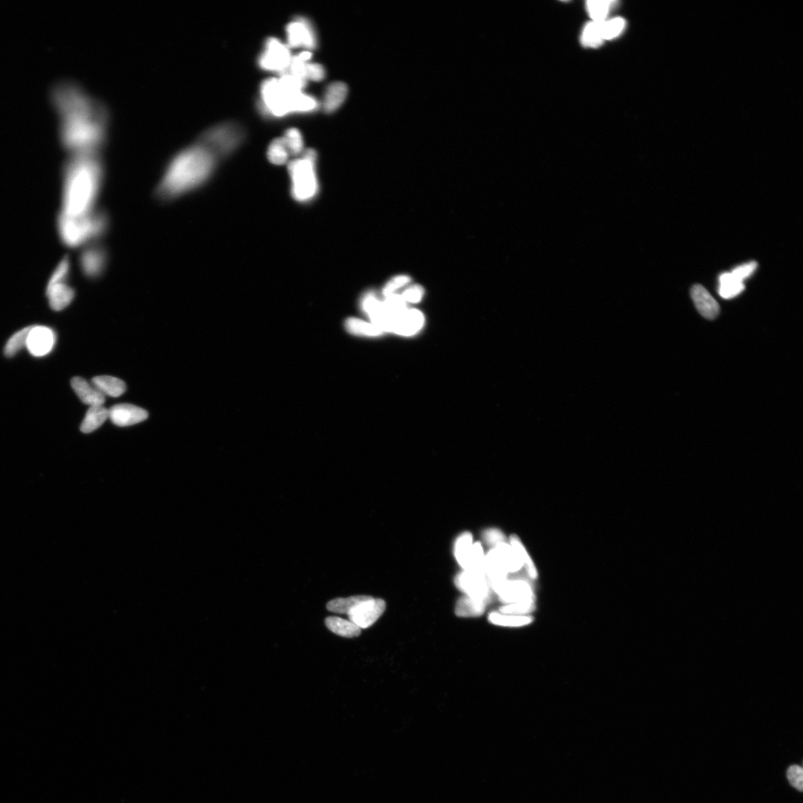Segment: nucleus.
<instances>
[{"label": "nucleus", "mask_w": 803, "mask_h": 803, "mask_svg": "<svg viewBox=\"0 0 803 803\" xmlns=\"http://www.w3.org/2000/svg\"><path fill=\"white\" fill-rule=\"evenodd\" d=\"M602 23L592 22L585 26L582 36V42L585 46L597 47L604 42L601 30Z\"/></svg>", "instance_id": "nucleus-34"}, {"label": "nucleus", "mask_w": 803, "mask_h": 803, "mask_svg": "<svg viewBox=\"0 0 803 803\" xmlns=\"http://www.w3.org/2000/svg\"><path fill=\"white\" fill-rule=\"evenodd\" d=\"M325 77V70L323 66L316 63H311V61H308L304 67V77L306 80H311L313 82H320Z\"/></svg>", "instance_id": "nucleus-39"}, {"label": "nucleus", "mask_w": 803, "mask_h": 803, "mask_svg": "<svg viewBox=\"0 0 803 803\" xmlns=\"http://www.w3.org/2000/svg\"><path fill=\"white\" fill-rule=\"evenodd\" d=\"M348 92L347 86L342 82H334L326 89L323 108L326 113H330L337 111L344 102Z\"/></svg>", "instance_id": "nucleus-20"}, {"label": "nucleus", "mask_w": 803, "mask_h": 803, "mask_svg": "<svg viewBox=\"0 0 803 803\" xmlns=\"http://www.w3.org/2000/svg\"><path fill=\"white\" fill-rule=\"evenodd\" d=\"M625 22L622 18H615L601 24L602 35L604 39H611L618 37L623 31Z\"/></svg>", "instance_id": "nucleus-37"}, {"label": "nucleus", "mask_w": 803, "mask_h": 803, "mask_svg": "<svg viewBox=\"0 0 803 803\" xmlns=\"http://www.w3.org/2000/svg\"><path fill=\"white\" fill-rule=\"evenodd\" d=\"M149 413L144 409L131 404H118L109 410V418L120 427L130 426L144 421Z\"/></svg>", "instance_id": "nucleus-16"}, {"label": "nucleus", "mask_w": 803, "mask_h": 803, "mask_svg": "<svg viewBox=\"0 0 803 803\" xmlns=\"http://www.w3.org/2000/svg\"><path fill=\"white\" fill-rule=\"evenodd\" d=\"M787 776L790 784L794 788L802 792L803 789V769L799 766H792L790 767L787 772Z\"/></svg>", "instance_id": "nucleus-40"}, {"label": "nucleus", "mask_w": 803, "mask_h": 803, "mask_svg": "<svg viewBox=\"0 0 803 803\" xmlns=\"http://www.w3.org/2000/svg\"><path fill=\"white\" fill-rule=\"evenodd\" d=\"M410 278L406 275H399L395 277L390 281L383 290V294L385 297L391 296L394 292L410 282Z\"/></svg>", "instance_id": "nucleus-42"}, {"label": "nucleus", "mask_w": 803, "mask_h": 803, "mask_svg": "<svg viewBox=\"0 0 803 803\" xmlns=\"http://www.w3.org/2000/svg\"><path fill=\"white\" fill-rule=\"evenodd\" d=\"M614 4L611 1H602V0L588 1L587 8L589 15L594 20V22H604Z\"/></svg>", "instance_id": "nucleus-35"}, {"label": "nucleus", "mask_w": 803, "mask_h": 803, "mask_svg": "<svg viewBox=\"0 0 803 803\" xmlns=\"http://www.w3.org/2000/svg\"><path fill=\"white\" fill-rule=\"evenodd\" d=\"M497 594L505 605L522 604L534 606L533 591L529 583L525 580H507Z\"/></svg>", "instance_id": "nucleus-13"}, {"label": "nucleus", "mask_w": 803, "mask_h": 803, "mask_svg": "<svg viewBox=\"0 0 803 803\" xmlns=\"http://www.w3.org/2000/svg\"><path fill=\"white\" fill-rule=\"evenodd\" d=\"M494 548L503 561L509 573H516L524 566L516 551L511 544L503 542Z\"/></svg>", "instance_id": "nucleus-26"}, {"label": "nucleus", "mask_w": 803, "mask_h": 803, "mask_svg": "<svg viewBox=\"0 0 803 803\" xmlns=\"http://www.w3.org/2000/svg\"><path fill=\"white\" fill-rule=\"evenodd\" d=\"M73 390L80 400L86 405L90 406H103L105 403V396L99 392L98 388L89 384L82 378H74L71 381Z\"/></svg>", "instance_id": "nucleus-19"}, {"label": "nucleus", "mask_w": 803, "mask_h": 803, "mask_svg": "<svg viewBox=\"0 0 803 803\" xmlns=\"http://www.w3.org/2000/svg\"><path fill=\"white\" fill-rule=\"evenodd\" d=\"M511 544L519 556L522 564L525 565L526 571L532 579L537 578L538 571L535 567L533 561L530 556L528 554L525 547L521 543V540L516 535H511Z\"/></svg>", "instance_id": "nucleus-33"}, {"label": "nucleus", "mask_w": 803, "mask_h": 803, "mask_svg": "<svg viewBox=\"0 0 803 803\" xmlns=\"http://www.w3.org/2000/svg\"><path fill=\"white\" fill-rule=\"evenodd\" d=\"M287 46L290 48H304L310 51L316 47L317 39L315 30L309 20L297 18L290 23L286 29Z\"/></svg>", "instance_id": "nucleus-11"}, {"label": "nucleus", "mask_w": 803, "mask_h": 803, "mask_svg": "<svg viewBox=\"0 0 803 803\" xmlns=\"http://www.w3.org/2000/svg\"><path fill=\"white\" fill-rule=\"evenodd\" d=\"M104 169L99 154H75L65 170L63 211L66 216L94 211L103 185Z\"/></svg>", "instance_id": "nucleus-3"}, {"label": "nucleus", "mask_w": 803, "mask_h": 803, "mask_svg": "<svg viewBox=\"0 0 803 803\" xmlns=\"http://www.w3.org/2000/svg\"><path fill=\"white\" fill-rule=\"evenodd\" d=\"M218 157L197 142L180 151L168 163L157 187L164 200L178 198L205 184L216 168Z\"/></svg>", "instance_id": "nucleus-2"}, {"label": "nucleus", "mask_w": 803, "mask_h": 803, "mask_svg": "<svg viewBox=\"0 0 803 803\" xmlns=\"http://www.w3.org/2000/svg\"><path fill=\"white\" fill-rule=\"evenodd\" d=\"M55 343L56 334L51 329L44 326H32L26 347L32 356L42 357L52 351Z\"/></svg>", "instance_id": "nucleus-14"}, {"label": "nucleus", "mask_w": 803, "mask_h": 803, "mask_svg": "<svg viewBox=\"0 0 803 803\" xmlns=\"http://www.w3.org/2000/svg\"><path fill=\"white\" fill-rule=\"evenodd\" d=\"M108 256L106 251L99 246L91 247L85 250L80 256V268L89 278H99L105 271Z\"/></svg>", "instance_id": "nucleus-15"}, {"label": "nucleus", "mask_w": 803, "mask_h": 803, "mask_svg": "<svg viewBox=\"0 0 803 803\" xmlns=\"http://www.w3.org/2000/svg\"><path fill=\"white\" fill-rule=\"evenodd\" d=\"M484 539L488 544L494 547L501 543L506 542L504 535L501 530L497 529H489L486 530L484 533Z\"/></svg>", "instance_id": "nucleus-43"}, {"label": "nucleus", "mask_w": 803, "mask_h": 803, "mask_svg": "<svg viewBox=\"0 0 803 803\" xmlns=\"http://www.w3.org/2000/svg\"><path fill=\"white\" fill-rule=\"evenodd\" d=\"M346 330L351 334L358 336L377 337L383 331L372 323L356 318H350L345 321Z\"/></svg>", "instance_id": "nucleus-28"}, {"label": "nucleus", "mask_w": 803, "mask_h": 803, "mask_svg": "<svg viewBox=\"0 0 803 803\" xmlns=\"http://www.w3.org/2000/svg\"><path fill=\"white\" fill-rule=\"evenodd\" d=\"M718 293L722 299H731L745 290L742 280L735 277L731 272L722 273L718 278Z\"/></svg>", "instance_id": "nucleus-21"}, {"label": "nucleus", "mask_w": 803, "mask_h": 803, "mask_svg": "<svg viewBox=\"0 0 803 803\" xmlns=\"http://www.w3.org/2000/svg\"><path fill=\"white\" fill-rule=\"evenodd\" d=\"M92 384L98 388L104 396L111 397H118L123 395L127 390L126 384L122 380L111 376L94 378Z\"/></svg>", "instance_id": "nucleus-23"}, {"label": "nucleus", "mask_w": 803, "mask_h": 803, "mask_svg": "<svg viewBox=\"0 0 803 803\" xmlns=\"http://www.w3.org/2000/svg\"><path fill=\"white\" fill-rule=\"evenodd\" d=\"M52 101L61 117V137L66 149L73 155L99 154L110 125L105 106L70 83L54 89Z\"/></svg>", "instance_id": "nucleus-1"}, {"label": "nucleus", "mask_w": 803, "mask_h": 803, "mask_svg": "<svg viewBox=\"0 0 803 803\" xmlns=\"http://www.w3.org/2000/svg\"><path fill=\"white\" fill-rule=\"evenodd\" d=\"M424 320V316L421 311L406 310L395 318L392 332L402 336H411L422 328Z\"/></svg>", "instance_id": "nucleus-18"}, {"label": "nucleus", "mask_w": 803, "mask_h": 803, "mask_svg": "<svg viewBox=\"0 0 803 803\" xmlns=\"http://www.w3.org/2000/svg\"><path fill=\"white\" fill-rule=\"evenodd\" d=\"M292 58L287 45L277 38L270 37L266 40L259 63L263 70L284 74L289 69Z\"/></svg>", "instance_id": "nucleus-9"}, {"label": "nucleus", "mask_w": 803, "mask_h": 803, "mask_svg": "<svg viewBox=\"0 0 803 803\" xmlns=\"http://www.w3.org/2000/svg\"><path fill=\"white\" fill-rule=\"evenodd\" d=\"M454 583L466 596L489 604L491 587L485 572L463 571L457 575Z\"/></svg>", "instance_id": "nucleus-10"}, {"label": "nucleus", "mask_w": 803, "mask_h": 803, "mask_svg": "<svg viewBox=\"0 0 803 803\" xmlns=\"http://www.w3.org/2000/svg\"><path fill=\"white\" fill-rule=\"evenodd\" d=\"M290 154L283 137L274 139L268 149L267 156L270 162L275 166H282L287 163Z\"/></svg>", "instance_id": "nucleus-29"}, {"label": "nucleus", "mask_w": 803, "mask_h": 803, "mask_svg": "<svg viewBox=\"0 0 803 803\" xmlns=\"http://www.w3.org/2000/svg\"><path fill=\"white\" fill-rule=\"evenodd\" d=\"M487 602L466 595L457 602L455 614L460 618L480 617L485 611Z\"/></svg>", "instance_id": "nucleus-22"}, {"label": "nucleus", "mask_w": 803, "mask_h": 803, "mask_svg": "<svg viewBox=\"0 0 803 803\" xmlns=\"http://www.w3.org/2000/svg\"><path fill=\"white\" fill-rule=\"evenodd\" d=\"M385 609L386 604L383 599L370 597L360 602L347 615L350 621L361 629L367 628L378 621Z\"/></svg>", "instance_id": "nucleus-12"}, {"label": "nucleus", "mask_w": 803, "mask_h": 803, "mask_svg": "<svg viewBox=\"0 0 803 803\" xmlns=\"http://www.w3.org/2000/svg\"><path fill=\"white\" fill-rule=\"evenodd\" d=\"M423 294V290L421 286L415 285L407 289L402 296L406 302L418 303Z\"/></svg>", "instance_id": "nucleus-44"}, {"label": "nucleus", "mask_w": 803, "mask_h": 803, "mask_svg": "<svg viewBox=\"0 0 803 803\" xmlns=\"http://www.w3.org/2000/svg\"><path fill=\"white\" fill-rule=\"evenodd\" d=\"M32 326L27 327L13 334L5 347L4 353L7 357H12L26 347L27 340Z\"/></svg>", "instance_id": "nucleus-32"}, {"label": "nucleus", "mask_w": 803, "mask_h": 803, "mask_svg": "<svg viewBox=\"0 0 803 803\" xmlns=\"http://www.w3.org/2000/svg\"><path fill=\"white\" fill-rule=\"evenodd\" d=\"M370 596H354L348 598H337L330 601L327 609L337 614H348L360 602L366 600Z\"/></svg>", "instance_id": "nucleus-31"}, {"label": "nucleus", "mask_w": 803, "mask_h": 803, "mask_svg": "<svg viewBox=\"0 0 803 803\" xmlns=\"http://www.w3.org/2000/svg\"><path fill=\"white\" fill-rule=\"evenodd\" d=\"M473 535L466 532L459 535L454 544V556L459 565L465 568L468 556H470L473 547Z\"/></svg>", "instance_id": "nucleus-30"}, {"label": "nucleus", "mask_w": 803, "mask_h": 803, "mask_svg": "<svg viewBox=\"0 0 803 803\" xmlns=\"http://www.w3.org/2000/svg\"><path fill=\"white\" fill-rule=\"evenodd\" d=\"M283 139L291 156H297L303 152L304 140L301 133L298 129L290 128L287 130Z\"/></svg>", "instance_id": "nucleus-36"}, {"label": "nucleus", "mask_w": 803, "mask_h": 803, "mask_svg": "<svg viewBox=\"0 0 803 803\" xmlns=\"http://www.w3.org/2000/svg\"><path fill=\"white\" fill-rule=\"evenodd\" d=\"M325 624L332 633L344 637H359L361 633V629L351 621L337 617L328 618Z\"/></svg>", "instance_id": "nucleus-25"}, {"label": "nucleus", "mask_w": 803, "mask_h": 803, "mask_svg": "<svg viewBox=\"0 0 803 803\" xmlns=\"http://www.w3.org/2000/svg\"><path fill=\"white\" fill-rule=\"evenodd\" d=\"M70 263L68 259L63 260L49 279L47 297L51 309L61 311L69 306L75 297V291L68 282Z\"/></svg>", "instance_id": "nucleus-8"}, {"label": "nucleus", "mask_w": 803, "mask_h": 803, "mask_svg": "<svg viewBox=\"0 0 803 803\" xmlns=\"http://www.w3.org/2000/svg\"><path fill=\"white\" fill-rule=\"evenodd\" d=\"M316 161V151L309 149L301 157L290 161L288 165L292 197L299 203L311 202L319 192Z\"/></svg>", "instance_id": "nucleus-6"}, {"label": "nucleus", "mask_w": 803, "mask_h": 803, "mask_svg": "<svg viewBox=\"0 0 803 803\" xmlns=\"http://www.w3.org/2000/svg\"><path fill=\"white\" fill-rule=\"evenodd\" d=\"M691 297L695 307L703 317L714 320L718 316L720 307L718 302L703 286L694 285L691 290Z\"/></svg>", "instance_id": "nucleus-17"}, {"label": "nucleus", "mask_w": 803, "mask_h": 803, "mask_svg": "<svg viewBox=\"0 0 803 803\" xmlns=\"http://www.w3.org/2000/svg\"><path fill=\"white\" fill-rule=\"evenodd\" d=\"M109 418V410L103 406H90L80 425V431L89 434L98 430Z\"/></svg>", "instance_id": "nucleus-24"}, {"label": "nucleus", "mask_w": 803, "mask_h": 803, "mask_svg": "<svg viewBox=\"0 0 803 803\" xmlns=\"http://www.w3.org/2000/svg\"><path fill=\"white\" fill-rule=\"evenodd\" d=\"M382 304L385 311L394 318H397L407 310L406 301L398 294H392L386 297Z\"/></svg>", "instance_id": "nucleus-38"}, {"label": "nucleus", "mask_w": 803, "mask_h": 803, "mask_svg": "<svg viewBox=\"0 0 803 803\" xmlns=\"http://www.w3.org/2000/svg\"><path fill=\"white\" fill-rule=\"evenodd\" d=\"M244 137L242 127L233 123H225L204 132L198 142L219 158L232 154L242 142Z\"/></svg>", "instance_id": "nucleus-7"}, {"label": "nucleus", "mask_w": 803, "mask_h": 803, "mask_svg": "<svg viewBox=\"0 0 803 803\" xmlns=\"http://www.w3.org/2000/svg\"><path fill=\"white\" fill-rule=\"evenodd\" d=\"M757 268V263L755 261L746 263L735 267L731 273L737 277L740 280L744 281L748 278L751 277Z\"/></svg>", "instance_id": "nucleus-41"}, {"label": "nucleus", "mask_w": 803, "mask_h": 803, "mask_svg": "<svg viewBox=\"0 0 803 803\" xmlns=\"http://www.w3.org/2000/svg\"><path fill=\"white\" fill-rule=\"evenodd\" d=\"M58 227L63 243L79 247L103 237L108 229L109 219L105 213L97 211L77 217L61 214Z\"/></svg>", "instance_id": "nucleus-5"}, {"label": "nucleus", "mask_w": 803, "mask_h": 803, "mask_svg": "<svg viewBox=\"0 0 803 803\" xmlns=\"http://www.w3.org/2000/svg\"><path fill=\"white\" fill-rule=\"evenodd\" d=\"M533 618L530 615H514L501 612H492L489 621L497 625L504 627H521L530 624Z\"/></svg>", "instance_id": "nucleus-27"}, {"label": "nucleus", "mask_w": 803, "mask_h": 803, "mask_svg": "<svg viewBox=\"0 0 803 803\" xmlns=\"http://www.w3.org/2000/svg\"><path fill=\"white\" fill-rule=\"evenodd\" d=\"M306 82L288 73L279 78L267 79L261 85L263 108L276 117L292 113H309L318 108L317 100L303 89Z\"/></svg>", "instance_id": "nucleus-4"}]
</instances>
